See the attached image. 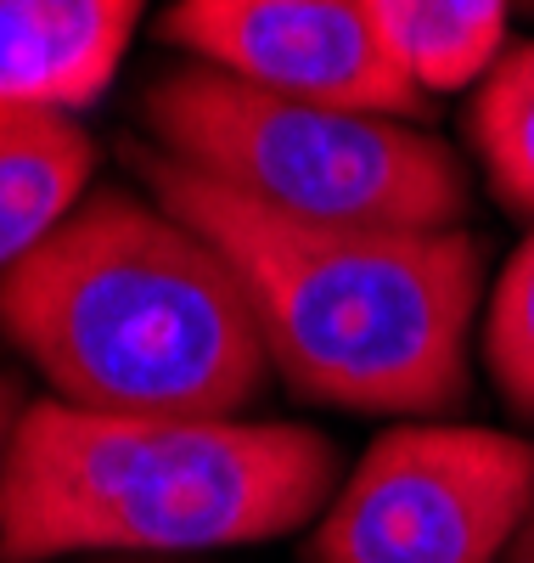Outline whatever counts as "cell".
I'll return each instance as SVG.
<instances>
[{"label":"cell","instance_id":"obj_1","mask_svg":"<svg viewBox=\"0 0 534 563\" xmlns=\"http://www.w3.org/2000/svg\"><path fill=\"white\" fill-rule=\"evenodd\" d=\"M124 158L242 276L270 366L299 400L371 417H440L467 400V333L483 299L478 231L315 225L236 198L158 147Z\"/></svg>","mask_w":534,"mask_h":563},{"label":"cell","instance_id":"obj_5","mask_svg":"<svg viewBox=\"0 0 534 563\" xmlns=\"http://www.w3.org/2000/svg\"><path fill=\"white\" fill-rule=\"evenodd\" d=\"M534 501V440L400 422L366 445L310 530V563H501Z\"/></svg>","mask_w":534,"mask_h":563},{"label":"cell","instance_id":"obj_10","mask_svg":"<svg viewBox=\"0 0 534 563\" xmlns=\"http://www.w3.org/2000/svg\"><path fill=\"white\" fill-rule=\"evenodd\" d=\"M467 141L501 209L534 220V40L501 52L467 102Z\"/></svg>","mask_w":534,"mask_h":563},{"label":"cell","instance_id":"obj_9","mask_svg":"<svg viewBox=\"0 0 534 563\" xmlns=\"http://www.w3.org/2000/svg\"><path fill=\"white\" fill-rule=\"evenodd\" d=\"M366 12L411 85L433 90L478 85L507 52L512 0H366Z\"/></svg>","mask_w":534,"mask_h":563},{"label":"cell","instance_id":"obj_14","mask_svg":"<svg viewBox=\"0 0 534 563\" xmlns=\"http://www.w3.org/2000/svg\"><path fill=\"white\" fill-rule=\"evenodd\" d=\"M119 563H141V558H119Z\"/></svg>","mask_w":534,"mask_h":563},{"label":"cell","instance_id":"obj_12","mask_svg":"<svg viewBox=\"0 0 534 563\" xmlns=\"http://www.w3.org/2000/svg\"><path fill=\"white\" fill-rule=\"evenodd\" d=\"M18 417H23V389H18L12 372H0V462H7V445H12Z\"/></svg>","mask_w":534,"mask_h":563},{"label":"cell","instance_id":"obj_11","mask_svg":"<svg viewBox=\"0 0 534 563\" xmlns=\"http://www.w3.org/2000/svg\"><path fill=\"white\" fill-rule=\"evenodd\" d=\"M483 355L501 400L534 422V225L501 265L490 288V321H483Z\"/></svg>","mask_w":534,"mask_h":563},{"label":"cell","instance_id":"obj_13","mask_svg":"<svg viewBox=\"0 0 534 563\" xmlns=\"http://www.w3.org/2000/svg\"><path fill=\"white\" fill-rule=\"evenodd\" d=\"M507 563H534V501H529V519H523L518 541L507 547Z\"/></svg>","mask_w":534,"mask_h":563},{"label":"cell","instance_id":"obj_6","mask_svg":"<svg viewBox=\"0 0 534 563\" xmlns=\"http://www.w3.org/2000/svg\"><path fill=\"white\" fill-rule=\"evenodd\" d=\"M158 40L270 97L416 119L427 97L388 57L366 0H175Z\"/></svg>","mask_w":534,"mask_h":563},{"label":"cell","instance_id":"obj_7","mask_svg":"<svg viewBox=\"0 0 534 563\" xmlns=\"http://www.w3.org/2000/svg\"><path fill=\"white\" fill-rule=\"evenodd\" d=\"M147 0H0V108L85 113L108 97Z\"/></svg>","mask_w":534,"mask_h":563},{"label":"cell","instance_id":"obj_4","mask_svg":"<svg viewBox=\"0 0 534 563\" xmlns=\"http://www.w3.org/2000/svg\"><path fill=\"white\" fill-rule=\"evenodd\" d=\"M141 124L164 158L293 220L450 231L472 209L456 147L411 119L270 97L203 63L153 74Z\"/></svg>","mask_w":534,"mask_h":563},{"label":"cell","instance_id":"obj_2","mask_svg":"<svg viewBox=\"0 0 534 563\" xmlns=\"http://www.w3.org/2000/svg\"><path fill=\"white\" fill-rule=\"evenodd\" d=\"M0 339L52 400L119 417H242L276 372L225 254L147 186L113 180L0 271Z\"/></svg>","mask_w":534,"mask_h":563},{"label":"cell","instance_id":"obj_8","mask_svg":"<svg viewBox=\"0 0 534 563\" xmlns=\"http://www.w3.org/2000/svg\"><path fill=\"white\" fill-rule=\"evenodd\" d=\"M96 186V135L79 113L0 108V271L40 249Z\"/></svg>","mask_w":534,"mask_h":563},{"label":"cell","instance_id":"obj_3","mask_svg":"<svg viewBox=\"0 0 534 563\" xmlns=\"http://www.w3.org/2000/svg\"><path fill=\"white\" fill-rule=\"evenodd\" d=\"M332 496L337 445L304 422L29 400L0 462V563L259 547L321 519Z\"/></svg>","mask_w":534,"mask_h":563},{"label":"cell","instance_id":"obj_15","mask_svg":"<svg viewBox=\"0 0 534 563\" xmlns=\"http://www.w3.org/2000/svg\"><path fill=\"white\" fill-rule=\"evenodd\" d=\"M523 7H534V0H523Z\"/></svg>","mask_w":534,"mask_h":563}]
</instances>
